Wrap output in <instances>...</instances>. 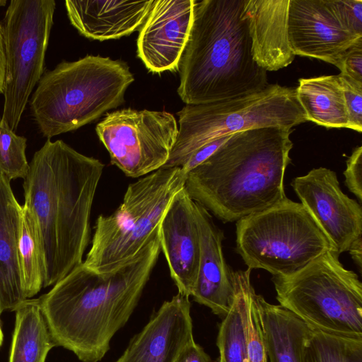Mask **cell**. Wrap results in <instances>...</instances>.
Here are the masks:
<instances>
[{
	"label": "cell",
	"mask_w": 362,
	"mask_h": 362,
	"mask_svg": "<svg viewBox=\"0 0 362 362\" xmlns=\"http://www.w3.org/2000/svg\"><path fill=\"white\" fill-rule=\"evenodd\" d=\"M177 115V137L165 168H181L197 150L220 137L262 127L292 130L307 122L296 88L279 84L223 100L186 105Z\"/></svg>",
	"instance_id": "cell-7"
},
{
	"label": "cell",
	"mask_w": 362,
	"mask_h": 362,
	"mask_svg": "<svg viewBox=\"0 0 362 362\" xmlns=\"http://www.w3.org/2000/svg\"><path fill=\"white\" fill-rule=\"evenodd\" d=\"M158 235L178 293L191 296L199 269L200 240L194 201L185 187L173 198L159 224Z\"/></svg>",
	"instance_id": "cell-16"
},
{
	"label": "cell",
	"mask_w": 362,
	"mask_h": 362,
	"mask_svg": "<svg viewBox=\"0 0 362 362\" xmlns=\"http://www.w3.org/2000/svg\"><path fill=\"white\" fill-rule=\"evenodd\" d=\"M344 175L347 188L361 203L362 202V146L354 148L348 158Z\"/></svg>",
	"instance_id": "cell-31"
},
{
	"label": "cell",
	"mask_w": 362,
	"mask_h": 362,
	"mask_svg": "<svg viewBox=\"0 0 362 362\" xmlns=\"http://www.w3.org/2000/svg\"><path fill=\"white\" fill-rule=\"evenodd\" d=\"M296 97L307 121L327 128H348L346 100L338 75L300 78Z\"/></svg>",
	"instance_id": "cell-22"
},
{
	"label": "cell",
	"mask_w": 362,
	"mask_h": 362,
	"mask_svg": "<svg viewBox=\"0 0 362 362\" xmlns=\"http://www.w3.org/2000/svg\"><path fill=\"white\" fill-rule=\"evenodd\" d=\"M288 34L295 55L335 66L344 52L362 38L345 25L334 0H290Z\"/></svg>",
	"instance_id": "cell-13"
},
{
	"label": "cell",
	"mask_w": 362,
	"mask_h": 362,
	"mask_svg": "<svg viewBox=\"0 0 362 362\" xmlns=\"http://www.w3.org/2000/svg\"><path fill=\"white\" fill-rule=\"evenodd\" d=\"M134 81L124 62L87 55L43 74L30 99L31 114L50 139L76 130L124 102Z\"/></svg>",
	"instance_id": "cell-5"
},
{
	"label": "cell",
	"mask_w": 362,
	"mask_h": 362,
	"mask_svg": "<svg viewBox=\"0 0 362 362\" xmlns=\"http://www.w3.org/2000/svg\"><path fill=\"white\" fill-rule=\"evenodd\" d=\"M27 139L0 120V173L8 180L24 179L29 170L25 156Z\"/></svg>",
	"instance_id": "cell-27"
},
{
	"label": "cell",
	"mask_w": 362,
	"mask_h": 362,
	"mask_svg": "<svg viewBox=\"0 0 362 362\" xmlns=\"http://www.w3.org/2000/svg\"><path fill=\"white\" fill-rule=\"evenodd\" d=\"M232 135L233 134L218 138L197 150L181 167L182 171L187 175L189 171L201 164L211 156L223 143L230 139Z\"/></svg>",
	"instance_id": "cell-33"
},
{
	"label": "cell",
	"mask_w": 362,
	"mask_h": 362,
	"mask_svg": "<svg viewBox=\"0 0 362 362\" xmlns=\"http://www.w3.org/2000/svg\"><path fill=\"white\" fill-rule=\"evenodd\" d=\"M254 288L250 292L247 318L248 362H268Z\"/></svg>",
	"instance_id": "cell-28"
},
{
	"label": "cell",
	"mask_w": 362,
	"mask_h": 362,
	"mask_svg": "<svg viewBox=\"0 0 362 362\" xmlns=\"http://www.w3.org/2000/svg\"><path fill=\"white\" fill-rule=\"evenodd\" d=\"M339 14L347 28L362 37V0H334Z\"/></svg>",
	"instance_id": "cell-32"
},
{
	"label": "cell",
	"mask_w": 362,
	"mask_h": 362,
	"mask_svg": "<svg viewBox=\"0 0 362 362\" xmlns=\"http://www.w3.org/2000/svg\"><path fill=\"white\" fill-rule=\"evenodd\" d=\"M185 179L181 168L163 167L131 183L119 207L109 216L98 217L83 265L108 274L135 259L158 232Z\"/></svg>",
	"instance_id": "cell-6"
},
{
	"label": "cell",
	"mask_w": 362,
	"mask_h": 362,
	"mask_svg": "<svg viewBox=\"0 0 362 362\" xmlns=\"http://www.w3.org/2000/svg\"><path fill=\"white\" fill-rule=\"evenodd\" d=\"M195 217L200 240V258L197 280L191 296L199 304L223 317L231 308L235 293L233 271L222 250L223 232L210 213L194 202Z\"/></svg>",
	"instance_id": "cell-17"
},
{
	"label": "cell",
	"mask_w": 362,
	"mask_h": 362,
	"mask_svg": "<svg viewBox=\"0 0 362 362\" xmlns=\"http://www.w3.org/2000/svg\"><path fill=\"white\" fill-rule=\"evenodd\" d=\"M268 362H310L308 341L311 329L290 311L257 294Z\"/></svg>",
	"instance_id": "cell-21"
},
{
	"label": "cell",
	"mask_w": 362,
	"mask_h": 362,
	"mask_svg": "<svg viewBox=\"0 0 362 362\" xmlns=\"http://www.w3.org/2000/svg\"><path fill=\"white\" fill-rule=\"evenodd\" d=\"M177 362H213L204 349L192 341L182 351Z\"/></svg>",
	"instance_id": "cell-34"
},
{
	"label": "cell",
	"mask_w": 362,
	"mask_h": 362,
	"mask_svg": "<svg viewBox=\"0 0 362 362\" xmlns=\"http://www.w3.org/2000/svg\"><path fill=\"white\" fill-rule=\"evenodd\" d=\"M289 4L290 0H245L252 55L266 71L283 69L295 59L288 41Z\"/></svg>",
	"instance_id": "cell-18"
},
{
	"label": "cell",
	"mask_w": 362,
	"mask_h": 362,
	"mask_svg": "<svg viewBox=\"0 0 362 362\" xmlns=\"http://www.w3.org/2000/svg\"><path fill=\"white\" fill-rule=\"evenodd\" d=\"M55 8L54 0H12L6 9L2 25L5 78L1 121L13 132L44 74Z\"/></svg>",
	"instance_id": "cell-10"
},
{
	"label": "cell",
	"mask_w": 362,
	"mask_h": 362,
	"mask_svg": "<svg viewBox=\"0 0 362 362\" xmlns=\"http://www.w3.org/2000/svg\"><path fill=\"white\" fill-rule=\"evenodd\" d=\"M336 66L340 74L362 83V38L344 52Z\"/></svg>",
	"instance_id": "cell-30"
},
{
	"label": "cell",
	"mask_w": 362,
	"mask_h": 362,
	"mask_svg": "<svg viewBox=\"0 0 362 362\" xmlns=\"http://www.w3.org/2000/svg\"><path fill=\"white\" fill-rule=\"evenodd\" d=\"M154 0L65 1L68 18L78 33L89 39H119L139 30Z\"/></svg>",
	"instance_id": "cell-19"
},
{
	"label": "cell",
	"mask_w": 362,
	"mask_h": 362,
	"mask_svg": "<svg viewBox=\"0 0 362 362\" xmlns=\"http://www.w3.org/2000/svg\"><path fill=\"white\" fill-rule=\"evenodd\" d=\"M194 0H156L137 38V56L152 73L178 69L189 40Z\"/></svg>",
	"instance_id": "cell-14"
},
{
	"label": "cell",
	"mask_w": 362,
	"mask_h": 362,
	"mask_svg": "<svg viewBox=\"0 0 362 362\" xmlns=\"http://www.w3.org/2000/svg\"><path fill=\"white\" fill-rule=\"evenodd\" d=\"M348 112L349 129L362 131V83L344 74H338Z\"/></svg>",
	"instance_id": "cell-29"
},
{
	"label": "cell",
	"mask_w": 362,
	"mask_h": 362,
	"mask_svg": "<svg viewBox=\"0 0 362 362\" xmlns=\"http://www.w3.org/2000/svg\"><path fill=\"white\" fill-rule=\"evenodd\" d=\"M95 130L112 164L128 177H139L165 165L178 125L165 111L127 108L107 113Z\"/></svg>",
	"instance_id": "cell-11"
},
{
	"label": "cell",
	"mask_w": 362,
	"mask_h": 362,
	"mask_svg": "<svg viewBox=\"0 0 362 362\" xmlns=\"http://www.w3.org/2000/svg\"><path fill=\"white\" fill-rule=\"evenodd\" d=\"M310 362H362V337L310 330Z\"/></svg>",
	"instance_id": "cell-26"
},
{
	"label": "cell",
	"mask_w": 362,
	"mask_h": 362,
	"mask_svg": "<svg viewBox=\"0 0 362 362\" xmlns=\"http://www.w3.org/2000/svg\"><path fill=\"white\" fill-rule=\"evenodd\" d=\"M104 164L62 140L47 139L23 179L25 203L34 215L45 260L43 287L54 285L83 262L90 213Z\"/></svg>",
	"instance_id": "cell-2"
},
{
	"label": "cell",
	"mask_w": 362,
	"mask_h": 362,
	"mask_svg": "<svg viewBox=\"0 0 362 362\" xmlns=\"http://www.w3.org/2000/svg\"><path fill=\"white\" fill-rule=\"evenodd\" d=\"M348 251L361 272L362 267V237L356 240L351 244Z\"/></svg>",
	"instance_id": "cell-36"
},
{
	"label": "cell",
	"mask_w": 362,
	"mask_h": 362,
	"mask_svg": "<svg viewBox=\"0 0 362 362\" xmlns=\"http://www.w3.org/2000/svg\"><path fill=\"white\" fill-rule=\"evenodd\" d=\"M235 242L249 269L272 276L290 275L334 250L304 206L287 197L236 221Z\"/></svg>",
	"instance_id": "cell-9"
},
{
	"label": "cell",
	"mask_w": 362,
	"mask_h": 362,
	"mask_svg": "<svg viewBox=\"0 0 362 362\" xmlns=\"http://www.w3.org/2000/svg\"><path fill=\"white\" fill-rule=\"evenodd\" d=\"M252 269L234 272L235 298L218 326L216 362H248L247 318Z\"/></svg>",
	"instance_id": "cell-23"
},
{
	"label": "cell",
	"mask_w": 362,
	"mask_h": 362,
	"mask_svg": "<svg viewBox=\"0 0 362 362\" xmlns=\"http://www.w3.org/2000/svg\"><path fill=\"white\" fill-rule=\"evenodd\" d=\"M22 211L11 181L0 173V315L15 311L26 299L18 260Z\"/></svg>",
	"instance_id": "cell-20"
},
{
	"label": "cell",
	"mask_w": 362,
	"mask_h": 362,
	"mask_svg": "<svg viewBox=\"0 0 362 362\" xmlns=\"http://www.w3.org/2000/svg\"><path fill=\"white\" fill-rule=\"evenodd\" d=\"M5 4L6 1H0V6ZM5 78V47L3 35L2 25L0 23V94L4 93Z\"/></svg>",
	"instance_id": "cell-35"
},
{
	"label": "cell",
	"mask_w": 362,
	"mask_h": 362,
	"mask_svg": "<svg viewBox=\"0 0 362 362\" xmlns=\"http://www.w3.org/2000/svg\"><path fill=\"white\" fill-rule=\"evenodd\" d=\"M245 0L194 1V18L178 69L186 105L251 94L269 83L253 59Z\"/></svg>",
	"instance_id": "cell-4"
},
{
	"label": "cell",
	"mask_w": 362,
	"mask_h": 362,
	"mask_svg": "<svg viewBox=\"0 0 362 362\" xmlns=\"http://www.w3.org/2000/svg\"><path fill=\"white\" fill-rule=\"evenodd\" d=\"M189 298L177 293L165 301L115 362H177L194 340Z\"/></svg>",
	"instance_id": "cell-15"
},
{
	"label": "cell",
	"mask_w": 362,
	"mask_h": 362,
	"mask_svg": "<svg viewBox=\"0 0 362 362\" xmlns=\"http://www.w3.org/2000/svg\"><path fill=\"white\" fill-rule=\"evenodd\" d=\"M291 132L269 127L233 134L187 173L185 189L225 223L272 207L286 198L284 180L291 163Z\"/></svg>",
	"instance_id": "cell-3"
},
{
	"label": "cell",
	"mask_w": 362,
	"mask_h": 362,
	"mask_svg": "<svg viewBox=\"0 0 362 362\" xmlns=\"http://www.w3.org/2000/svg\"><path fill=\"white\" fill-rule=\"evenodd\" d=\"M291 186L339 254L362 237L361 205L342 192L335 172L325 167L313 168L295 177Z\"/></svg>",
	"instance_id": "cell-12"
},
{
	"label": "cell",
	"mask_w": 362,
	"mask_h": 362,
	"mask_svg": "<svg viewBox=\"0 0 362 362\" xmlns=\"http://www.w3.org/2000/svg\"><path fill=\"white\" fill-rule=\"evenodd\" d=\"M16 323L8 362H45L57 346L38 298H28L15 310Z\"/></svg>",
	"instance_id": "cell-24"
},
{
	"label": "cell",
	"mask_w": 362,
	"mask_h": 362,
	"mask_svg": "<svg viewBox=\"0 0 362 362\" xmlns=\"http://www.w3.org/2000/svg\"><path fill=\"white\" fill-rule=\"evenodd\" d=\"M160 252L157 232L135 259L118 269L99 274L82 262L40 296L57 346L82 362L101 361L137 306Z\"/></svg>",
	"instance_id": "cell-1"
},
{
	"label": "cell",
	"mask_w": 362,
	"mask_h": 362,
	"mask_svg": "<svg viewBox=\"0 0 362 362\" xmlns=\"http://www.w3.org/2000/svg\"><path fill=\"white\" fill-rule=\"evenodd\" d=\"M18 260L22 287L26 299L43 287L45 260L38 226L33 213L23 206L18 243Z\"/></svg>",
	"instance_id": "cell-25"
},
{
	"label": "cell",
	"mask_w": 362,
	"mask_h": 362,
	"mask_svg": "<svg viewBox=\"0 0 362 362\" xmlns=\"http://www.w3.org/2000/svg\"><path fill=\"white\" fill-rule=\"evenodd\" d=\"M331 250L288 276H272L279 305L313 330L362 337V283Z\"/></svg>",
	"instance_id": "cell-8"
}]
</instances>
